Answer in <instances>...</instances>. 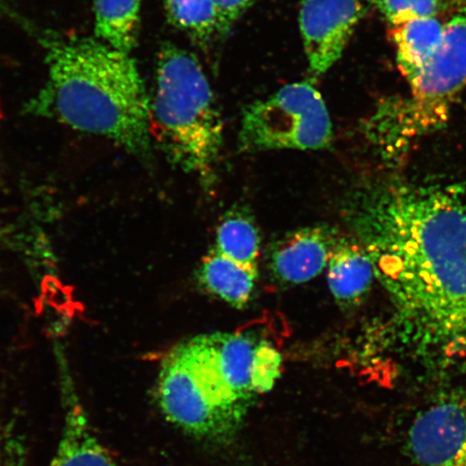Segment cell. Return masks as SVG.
Segmentation results:
<instances>
[{"label":"cell","mask_w":466,"mask_h":466,"mask_svg":"<svg viewBox=\"0 0 466 466\" xmlns=\"http://www.w3.org/2000/svg\"><path fill=\"white\" fill-rule=\"evenodd\" d=\"M350 218L398 333L419 349L466 353V194L381 182L360 192Z\"/></svg>","instance_id":"6da1fadb"},{"label":"cell","mask_w":466,"mask_h":466,"mask_svg":"<svg viewBox=\"0 0 466 466\" xmlns=\"http://www.w3.org/2000/svg\"><path fill=\"white\" fill-rule=\"evenodd\" d=\"M281 365L276 347L252 334L192 337L163 359L157 401L167 420L185 432L229 439L275 386Z\"/></svg>","instance_id":"7a4b0ae2"},{"label":"cell","mask_w":466,"mask_h":466,"mask_svg":"<svg viewBox=\"0 0 466 466\" xmlns=\"http://www.w3.org/2000/svg\"><path fill=\"white\" fill-rule=\"evenodd\" d=\"M48 78L26 113L110 139L138 160L153 154L150 100L129 54L98 39L52 42Z\"/></svg>","instance_id":"3957f363"},{"label":"cell","mask_w":466,"mask_h":466,"mask_svg":"<svg viewBox=\"0 0 466 466\" xmlns=\"http://www.w3.org/2000/svg\"><path fill=\"white\" fill-rule=\"evenodd\" d=\"M151 136L168 161L208 187L224 141V122L199 61L178 46H162L150 101Z\"/></svg>","instance_id":"277c9868"},{"label":"cell","mask_w":466,"mask_h":466,"mask_svg":"<svg viewBox=\"0 0 466 466\" xmlns=\"http://www.w3.org/2000/svg\"><path fill=\"white\" fill-rule=\"evenodd\" d=\"M410 85V97L383 105L375 116L383 142L394 149L445 125L466 87V5L445 25L439 49Z\"/></svg>","instance_id":"5b68a950"},{"label":"cell","mask_w":466,"mask_h":466,"mask_svg":"<svg viewBox=\"0 0 466 466\" xmlns=\"http://www.w3.org/2000/svg\"><path fill=\"white\" fill-rule=\"evenodd\" d=\"M333 141V126L323 96L309 81L285 86L256 102L242 116V151L319 150Z\"/></svg>","instance_id":"8992f818"},{"label":"cell","mask_w":466,"mask_h":466,"mask_svg":"<svg viewBox=\"0 0 466 466\" xmlns=\"http://www.w3.org/2000/svg\"><path fill=\"white\" fill-rule=\"evenodd\" d=\"M366 10L367 0H304L299 27L313 78L339 61Z\"/></svg>","instance_id":"52a82bcc"},{"label":"cell","mask_w":466,"mask_h":466,"mask_svg":"<svg viewBox=\"0 0 466 466\" xmlns=\"http://www.w3.org/2000/svg\"><path fill=\"white\" fill-rule=\"evenodd\" d=\"M408 448L415 466H466V398L446 396L419 412Z\"/></svg>","instance_id":"ba28073f"},{"label":"cell","mask_w":466,"mask_h":466,"mask_svg":"<svg viewBox=\"0 0 466 466\" xmlns=\"http://www.w3.org/2000/svg\"><path fill=\"white\" fill-rule=\"evenodd\" d=\"M64 423L51 466H120L93 431L66 360L58 353Z\"/></svg>","instance_id":"9c48e42d"},{"label":"cell","mask_w":466,"mask_h":466,"mask_svg":"<svg viewBox=\"0 0 466 466\" xmlns=\"http://www.w3.org/2000/svg\"><path fill=\"white\" fill-rule=\"evenodd\" d=\"M337 243L335 233L328 227H306L289 233L272 249L273 277L288 285L311 281L328 267Z\"/></svg>","instance_id":"30bf717a"},{"label":"cell","mask_w":466,"mask_h":466,"mask_svg":"<svg viewBox=\"0 0 466 466\" xmlns=\"http://www.w3.org/2000/svg\"><path fill=\"white\" fill-rule=\"evenodd\" d=\"M331 295L342 308H354L370 293L376 278L374 264L360 243L338 242L328 265Z\"/></svg>","instance_id":"8fae6325"},{"label":"cell","mask_w":466,"mask_h":466,"mask_svg":"<svg viewBox=\"0 0 466 466\" xmlns=\"http://www.w3.org/2000/svg\"><path fill=\"white\" fill-rule=\"evenodd\" d=\"M445 25L437 17H422L396 25L390 37L396 50V63L408 83L421 72L444 36Z\"/></svg>","instance_id":"7c38bea8"},{"label":"cell","mask_w":466,"mask_h":466,"mask_svg":"<svg viewBox=\"0 0 466 466\" xmlns=\"http://www.w3.org/2000/svg\"><path fill=\"white\" fill-rule=\"evenodd\" d=\"M258 271L238 264L213 249L203 259L199 281L211 293L232 307H246L255 289Z\"/></svg>","instance_id":"4fadbf2b"},{"label":"cell","mask_w":466,"mask_h":466,"mask_svg":"<svg viewBox=\"0 0 466 466\" xmlns=\"http://www.w3.org/2000/svg\"><path fill=\"white\" fill-rule=\"evenodd\" d=\"M141 9L142 0H95L96 38L130 55L137 43Z\"/></svg>","instance_id":"5bb4252c"},{"label":"cell","mask_w":466,"mask_h":466,"mask_svg":"<svg viewBox=\"0 0 466 466\" xmlns=\"http://www.w3.org/2000/svg\"><path fill=\"white\" fill-rule=\"evenodd\" d=\"M214 249L248 269L258 271L260 235L258 225L242 211L226 214L218 227Z\"/></svg>","instance_id":"9a60e30c"},{"label":"cell","mask_w":466,"mask_h":466,"mask_svg":"<svg viewBox=\"0 0 466 466\" xmlns=\"http://www.w3.org/2000/svg\"><path fill=\"white\" fill-rule=\"evenodd\" d=\"M172 25L190 36L206 40L225 33L220 11L215 0H163Z\"/></svg>","instance_id":"2e32d148"},{"label":"cell","mask_w":466,"mask_h":466,"mask_svg":"<svg viewBox=\"0 0 466 466\" xmlns=\"http://www.w3.org/2000/svg\"><path fill=\"white\" fill-rule=\"evenodd\" d=\"M374 3L392 26L422 17H436L448 7L447 0H374Z\"/></svg>","instance_id":"e0dca14e"},{"label":"cell","mask_w":466,"mask_h":466,"mask_svg":"<svg viewBox=\"0 0 466 466\" xmlns=\"http://www.w3.org/2000/svg\"><path fill=\"white\" fill-rule=\"evenodd\" d=\"M258 0H215L218 4L224 32L228 29L238 17L242 16Z\"/></svg>","instance_id":"ac0fdd59"},{"label":"cell","mask_w":466,"mask_h":466,"mask_svg":"<svg viewBox=\"0 0 466 466\" xmlns=\"http://www.w3.org/2000/svg\"><path fill=\"white\" fill-rule=\"evenodd\" d=\"M16 442L13 440H5L0 435V466H15L16 464Z\"/></svg>","instance_id":"d6986e66"},{"label":"cell","mask_w":466,"mask_h":466,"mask_svg":"<svg viewBox=\"0 0 466 466\" xmlns=\"http://www.w3.org/2000/svg\"><path fill=\"white\" fill-rule=\"evenodd\" d=\"M450 4H456L458 5H466V0H447Z\"/></svg>","instance_id":"ffe728a7"}]
</instances>
